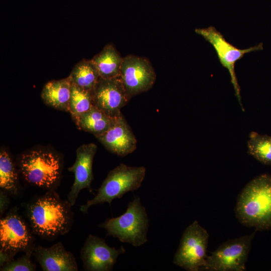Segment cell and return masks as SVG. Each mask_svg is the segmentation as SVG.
<instances>
[{
  "label": "cell",
  "instance_id": "cell-18",
  "mask_svg": "<svg viewBox=\"0 0 271 271\" xmlns=\"http://www.w3.org/2000/svg\"><path fill=\"white\" fill-rule=\"evenodd\" d=\"M123 58L112 44L106 45L91 59L100 77L111 78L120 75Z\"/></svg>",
  "mask_w": 271,
  "mask_h": 271
},
{
  "label": "cell",
  "instance_id": "cell-9",
  "mask_svg": "<svg viewBox=\"0 0 271 271\" xmlns=\"http://www.w3.org/2000/svg\"><path fill=\"white\" fill-rule=\"evenodd\" d=\"M195 32L213 46L220 64L228 70L235 95L243 110L241 101L240 88L235 72V64L245 54L262 50V43L248 48L241 49L227 41L223 35L213 26L197 28Z\"/></svg>",
  "mask_w": 271,
  "mask_h": 271
},
{
  "label": "cell",
  "instance_id": "cell-14",
  "mask_svg": "<svg viewBox=\"0 0 271 271\" xmlns=\"http://www.w3.org/2000/svg\"><path fill=\"white\" fill-rule=\"evenodd\" d=\"M94 143L84 144L76 151V159L74 164L68 168L74 174V181L68 196L72 206L75 204L80 191L87 189L92 192L91 185L93 179L92 164L97 151Z\"/></svg>",
  "mask_w": 271,
  "mask_h": 271
},
{
  "label": "cell",
  "instance_id": "cell-7",
  "mask_svg": "<svg viewBox=\"0 0 271 271\" xmlns=\"http://www.w3.org/2000/svg\"><path fill=\"white\" fill-rule=\"evenodd\" d=\"M209 234L197 220L184 230L173 262L189 271L204 270L207 257Z\"/></svg>",
  "mask_w": 271,
  "mask_h": 271
},
{
  "label": "cell",
  "instance_id": "cell-2",
  "mask_svg": "<svg viewBox=\"0 0 271 271\" xmlns=\"http://www.w3.org/2000/svg\"><path fill=\"white\" fill-rule=\"evenodd\" d=\"M235 212L245 226L256 231L271 229V175L261 174L246 185L237 197Z\"/></svg>",
  "mask_w": 271,
  "mask_h": 271
},
{
  "label": "cell",
  "instance_id": "cell-3",
  "mask_svg": "<svg viewBox=\"0 0 271 271\" xmlns=\"http://www.w3.org/2000/svg\"><path fill=\"white\" fill-rule=\"evenodd\" d=\"M104 228L107 235L118 238L121 242L140 246L148 241L147 232L149 218L140 198L134 196L128 204L126 211L122 215L107 218L99 225Z\"/></svg>",
  "mask_w": 271,
  "mask_h": 271
},
{
  "label": "cell",
  "instance_id": "cell-4",
  "mask_svg": "<svg viewBox=\"0 0 271 271\" xmlns=\"http://www.w3.org/2000/svg\"><path fill=\"white\" fill-rule=\"evenodd\" d=\"M146 173L144 166L130 167L121 163L111 170L103 180L95 197L81 206V211L86 213L93 205L107 202L120 198L130 191L139 189L143 182Z\"/></svg>",
  "mask_w": 271,
  "mask_h": 271
},
{
  "label": "cell",
  "instance_id": "cell-23",
  "mask_svg": "<svg viewBox=\"0 0 271 271\" xmlns=\"http://www.w3.org/2000/svg\"><path fill=\"white\" fill-rule=\"evenodd\" d=\"M32 252H27L21 257L8 262L1 266L2 271H33L36 270V263L32 262Z\"/></svg>",
  "mask_w": 271,
  "mask_h": 271
},
{
  "label": "cell",
  "instance_id": "cell-1",
  "mask_svg": "<svg viewBox=\"0 0 271 271\" xmlns=\"http://www.w3.org/2000/svg\"><path fill=\"white\" fill-rule=\"evenodd\" d=\"M72 205L49 190L28 204L27 216L35 234L43 239H54L67 233L73 222Z\"/></svg>",
  "mask_w": 271,
  "mask_h": 271
},
{
  "label": "cell",
  "instance_id": "cell-11",
  "mask_svg": "<svg viewBox=\"0 0 271 271\" xmlns=\"http://www.w3.org/2000/svg\"><path fill=\"white\" fill-rule=\"evenodd\" d=\"M92 94L93 105L113 118L121 113V108L130 99L120 75L111 78L100 77Z\"/></svg>",
  "mask_w": 271,
  "mask_h": 271
},
{
  "label": "cell",
  "instance_id": "cell-10",
  "mask_svg": "<svg viewBox=\"0 0 271 271\" xmlns=\"http://www.w3.org/2000/svg\"><path fill=\"white\" fill-rule=\"evenodd\" d=\"M120 77L130 99L148 91L156 80V74L150 61L144 57L133 55L123 58Z\"/></svg>",
  "mask_w": 271,
  "mask_h": 271
},
{
  "label": "cell",
  "instance_id": "cell-12",
  "mask_svg": "<svg viewBox=\"0 0 271 271\" xmlns=\"http://www.w3.org/2000/svg\"><path fill=\"white\" fill-rule=\"evenodd\" d=\"M125 252L123 246L119 249L111 247L104 239L89 234L81 249L80 256L85 270L109 271L119 255Z\"/></svg>",
  "mask_w": 271,
  "mask_h": 271
},
{
  "label": "cell",
  "instance_id": "cell-15",
  "mask_svg": "<svg viewBox=\"0 0 271 271\" xmlns=\"http://www.w3.org/2000/svg\"><path fill=\"white\" fill-rule=\"evenodd\" d=\"M33 255L44 271L78 270L74 256L66 250L60 242L48 247L37 245L34 248Z\"/></svg>",
  "mask_w": 271,
  "mask_h": 271
},
{
  "label": "cell",
  "instance_id": "cell-22",
  "mask_svg": "<svg viewBox=\"0 0 271 271\" xmlns=\"http://www.w3.org/2000/svg\"><path fill=\"white\" fill-rule=\"evenodd\" d=\"M93 105L92 91L83 89L71 83L69 112L72 117L88 111Z\"/></svg>",
  "mask_w": 271,
  "mask_h": 271
},
{
  "label": "cell",
  "instance_id": "cell-20",
  "mask_svg": "<svg viewBox=\"0 0 271 271\" xmlns=\"http://www.w3.org/2000/svg\"><path fill=\"white\" fill-rule=\"evenodd\" d=\"M0 187L1 190L13 195L19 192L16 169L9 154L4 150L0 153Z\"/></svg>",
  "mask_w": 271,
  "mask_h": 271
},
{
  "label": "cell",
  "instance_id": "cell-8",
  "mask_svg": "<svg viewBox=\"0 0 271 271\" xmlns=\"http://www.w3.org/2000/svg\"><path fill=\"white\" fill-rule=\"evenodd\" d=\"M256 230L250 235L227 240L208 255L204 270H245L251 243Z\"/></svg>",
  "mask_w": 271,
  "mask_h": 271
},
{
  "label": "cell",
  "instance_id": "cell-16",
  "mask_svg": "<svg viewBox=\"0 0 271 271\" xmlns=\"http://www.w3.org/2000/svg\"><path fill=\"white\" fill-rule=\"evenodd\" d=\"M71 82L69 77L47 83L41 92V97L48 105L69 112Z\"/></svg>",
  "mask_w": 271,
  "mask_h": 271
},
{
  "label": "cell",
  "instance_id": "cell-17",
  "mask_svg": "<svg viewBox=\"0 0 271 271\" xmlns=\"http://www.w3.org/2000/svg\"><path fill=\"white\" fill-rule=\"evenodd\" d=\"M78 128L93 134L95 137L106 131L114 118L93 105L88 111L72 117Z\"/></svg>",
  "mask_w": 271,
  "mask_h": 271
},
{
  "label": "cell",
  "instance_id": "cell-5",
  "mask_svg": "<svg viewBox=\"0 0 271 271\" xmlns=\"http://www.w3.org/2000/svg\"><path fill=\"white\" fill-rule=\"evenodd\" d=\"M19 168L27 183L48 191L54 190L61 175V160L57 155L49 151L32 150L24 153Z\"/></svg>",
  "mask_w": 271,
  "mask_h": 271
},
{
  "label": "cell",
  "instance_id": "cell-19",
  "mask_svg": "<svg viewBox=\"0 0 271 271\" xmlns=\"http://www.w3.org/2000/svg\"><path fill=\"white\" fill-rule=\"evenodd\" d=\"M68 77L72 83L92 91L100 76L91 59H83L74 66Z\"/></svg>",
  "mask_w": 271,
  "mask_h": 271
},
{
  "label": "cell",
  "instance_id": "cell-6",
  "mask_svg": "<svg viewBox=\"0 0 271 271\" xmlns=\"http://www.w3.org/2000/svg\"><path fill=\"white\" fill-rule=\"evenodd\" d=\"M30 227L15 210L1 219V266L13 260L19 252H33L34 237Z\"/></svg>",
  "mask_w": 271,
  "mask_h": 271
},
{
  "label": "cell",
  "instance_id": "cell-21",
  "mask_svg": "<svg viewBox=\"0 0 271 271\" xmlns=\"http://www.w3.org/2000/svg\"><path fill=\"white\" fill-rule=\"evenodd\" d=\"M248 153L261 163L271 166V137L252 131L247 142Z\"/></svg>",
  "mask_w": 271,
  "mask_h": 271
},
{
  "label": "cell",
  "instance_id": "cell-24",
  "mask_svg": "<svg viewBox=\"0 0 271 271\" xmlns=\"http://www.w3.org/2000/svg\"><path fill=\"white\" fill-rule=\"evenodd\" d=\"M6 192L1 190V216L4 213L6 209L9 206V200L7 196Z\"/></svg>",
  "mask_w": 271,
  "mask_h": 271
},
{
  "label": "cell",
  "instance_id": "cell-13",
  "mask_svg": "<svg viewBox=\"0 0 271 271\" xmlns=\"http://www.w3.org/2000/svg\"><path fill=\"white\" fill-rule=\"evenodd\" d=\"M96 138L110 152L120 157L132 153L137 147V140L122 113L114 118L106 131Z\"/></svg>",
  "mask_w": 271,
  "mask_h": 271
}]
</instances>
